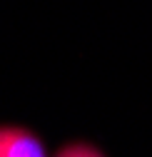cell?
Returning a JSON list of instances; mask_svg holds the SVG:
<instances>
[{
  "label": "cell",
  "instance_id": "cell-1",
  "mask_svg": "<svg viewBox=\"0 0 152 157\" xmlns=\"http://www.w3.org/2000/svg\"><path fill=\"white\" fill-rule=\"evenodd\" d=\"M0 157H48L40 137L25 127H0Z\"/></svg>",
  "mask_w": 152,
  "mask_h": 157
},
{
  "label": "cell",
  "instance_id": "cell-2",
  "mask_svg": "<svg viewBox=\"0 0 152 157\" xmlns=\"http://www.w3.org/2000/svg\"><path fill=\"white\" fill-rule=\"evenodd\" d=\"M55 157H105L97 147H92V145H85V142H75V145H67L63 147Z\"/></svg>",
  "mask_w": 152,
  "mask_h": 157
}]
</instances>
